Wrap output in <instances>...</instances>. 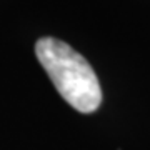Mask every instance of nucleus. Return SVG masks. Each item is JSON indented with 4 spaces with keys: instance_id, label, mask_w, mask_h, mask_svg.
<instances>
[{
    "instance_id": "nucleus-1",
    "label": "nucleus",
    "mask_w": 150,
    "mask_h": 150,
    "mask_svg": "<svg viewBox=\"0 0 150 150\" xmlns=\"http://www.w3.org/2000/svg\"><path fill=\"white\" fill-rule=\"evenodd\" d=\"M35 54L64 100L82 113H92L102 103V90L90 64L69 43L43 37L35 43Z\"/></svg>"
}]
</instances>
